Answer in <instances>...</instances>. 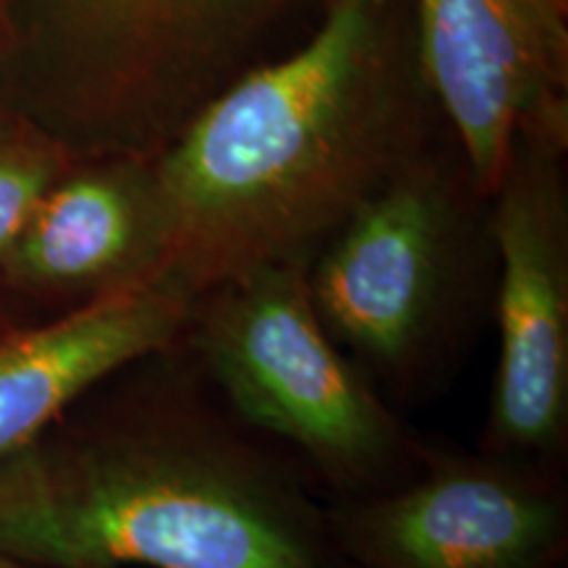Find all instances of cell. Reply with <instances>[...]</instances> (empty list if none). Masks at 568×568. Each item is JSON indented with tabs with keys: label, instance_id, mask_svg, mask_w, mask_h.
Masks as SVG:
<instances>
[{
	"label": "cell",
	"instance_id": "obj_5",
	"mask_svg": "<svg viewBox=\"0 0 568 568\" xmlns=\"http://www.w3.org/2000/svg\"><path fill=\"white\" fill-rule=\"evenodd\" d=\"M560 148L518 142L493 193L497 364L481 453L558 468L568 445V219Z\"/></svg>",
	"mask_w": 568,
	"mask_h": 568
},
{
	"label": "cell",
	"instance_id": "obj_7",
	"mask_svg": "<svg viewBox=\"0 0 568 568\" xmlns=\"http://www.w3.org/2000/svg\"><path fill=\"white\" fill-rule=\"evenodd\" d=\"M564 0H418L422 63L481 197L518 142H566Z\"/></svg>",
	"mask_w": 568,
	"mask_h": 568
},
{
	"label": "cell",
	"instance_id": "obj_10",
	"mask_svg": "<svg viewBox=\"0 0 568 568\" xmlns=\"http://www.w3.org/2000/svg\"><path fill=\"white\" fill-rule=\"evenodd\" d=\"M59 174V153L45 142L0 140V264Z\"/></svg>",
	"mask_w": 568,
	"mask_h": 568
},
{
	"label": "cell",
	"instance_id": "obj_9",
	"mask_svg": "<svg viewBox=\"0 0 568 568\" xmlns=\"http://www.w3.org/2000/svg\"><path fill=\"white\" fill-rule=\"evenodd\" d=\"M163 243L153 159L124 155L55 180L0 266L17 287L95 301L153 280Z\"/></svg>",
	"mask_w": 568,
	"mask_h": 568
},
{
	"label": "cell",
	"instance_id": "obj_4",
	"mask_svg": "<svg viewBox=\"0 0 568 568\" xmlns=\"http://www.w3.org/2000/svg\"><path fill=\"white\" fill-rule=\"evenodd\" d=\"M308 284L329 337L403 410L456 376L493 316V234L422 155L326 240Z\"/></svg>",
	"mask_w": 568,
	"mask_h": 568
},
{
	"label": "cell",
	"instance_id": "obj_1",
	"mask_svg": "<svg viewBox=\"0 0 568 568\" xmlns=\"http://www.w3.org/2000/svg\"><path fill=\"white\" fill-rule=\"evenodd\" d=\"M90 422L0 460V552L34 568H332L326 500L184 343L109 376Z\"/></svg>",
	"mask_w": 568,
	"mask_h": 568
},
{
	"label": "cell",
	"instance_id": "obj_8",
	"mask_svg": "<svg viewBox=\"0 0 568 568\" xmlns=\"http://www.w3.org/2000/svg\"><path fill=\"white\" fill-rule=\"evenodd\" d=\"M195 297L161 280L77 305L67 316L0 335V460L142 355L176 343Z\"/></svg>",
	"mask_w": 568,
	"mask_h": 568
},
{
	"label": "cell",
	"instance_id": "obj_2",
	"mask_svg": "<svg viewBox=\"0 0 568 568\" xmlns=\"http://www.w3.org/2000/svg\"><path fill=\"white\" fill-rule=\"evenodd\" d=\"M379 0H337L311 42L211 98L153 159L163 258L190 297L311 264L368 197L422 159L424 116L376 67Z\"/></svg>",
	"mask_w": 568,
	"mask_h": 568
},
{
	"label": "cell",
	"instance_id": "obj_13",
	"mask_svg": "<svg viewBox=\"0 0 568 568\" xmlns=\"http://www.w3.org/2000/svg\"><path fill=\"white\" fill-rule=\"evenodd\" d=\"M332 568H353V566H351V564H345V560H337V564L332 566Z\"/></svg>",
	"mask_w": 568,
	"mask_h": 568
},
{
	"label": "cell",
	"instance_id": "obj_12",
	"mask_svg": "<svg viewBox=\"0 0 568 568\" xmlns=\"http://www.w3.org/2000/svg\"><path fill=\"white\" fill-rule=\"evenodd\" d=\"M0 568H34V566L21 564V560L6 556V552H0Z\"/></svg>",
	"mask_w": 568,
	"mask_h": 568
},
{
	"label": "cell",
	"instance_id": "obj_6",
	"mask_svg": "<svg viewBox=\"0 0 568 568\" xmlns=\"http://www.w3.org/2000/svg\"><path fill=\"white\" fill-rule=\"evenodd\" d=\"M326 527L353 568H552L568 503L558 468L432 447L403 485L326 503Z\"/></svg>",
	"mask_w": 568,
	"mask_h": 568
},
{
	"label": "cell",
	"instance_id": "obj_11",
	"mask_svg": "<svg viewBox=\"0 0 568 568\" xmlns=\"http://www.w3.org/2000/svg\"><path fill=\"white\" fill-rule=\"evenodd\" d=\"M182 3H190V0H103L105 9H111L116 13H138V17L145 11L176 9V6H182Z\"/></svg>",
	"mask_w": 568,
	"mask_h": 568
},
{
	"label": "cell",
	"instance_id": "obj_3",
	"mask_svg": "<svg viewBox=\"0 0 568 568\" xmlns=\"http://www.w3.org/2000/svg\"><path fill=\"white\" fill-rule=\"evenodd\" d=\"M184 343L247 426L287 450L326 503L414 477L432 445L329 337L308 264L232 276L195 297Z\"/></svg>",
	"mask_w": 568,
	"mask_h": 568
}]
</instances>
